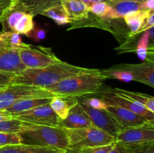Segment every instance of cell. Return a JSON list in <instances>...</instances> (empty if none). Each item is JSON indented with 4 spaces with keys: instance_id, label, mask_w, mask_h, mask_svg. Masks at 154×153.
<instances>
[{
    "instance_id": "36",
    "label": "cell",
    "mask_w": 154,
    "mask_h": 153,
    "mask_svg": "<svg viewBox=\"0 0 154 153\" xmlns=\"http://www.w3.org/2000/svg\"><path fill=\"white\" fill-rule=\"evenodd\" d=\"M153 26H154V13L153 12H152V13L150 14V16L145 20L142 27H141V29H140L139 33L146 31V30L150 29V28H153Z\"/></svg>"
},
{
    "instance_id": "10",
    "label": "cell",
    "mask_w": 154,
    "mask_h": 153,
    "mask_svg": "<svg viewBox=\"0 0 154 153\" xmlns=\"http://www.w3.org/2000/svg\"><path fill=\"white\" fill-rule=\"evenodd\" d=\"M78 102L86 113L89 116L93 125L102 129L104 131L108 132L115 138L121 128L105 110L94 109L81 103L80 101Z\"/></svg>"
},
{
    "instance_id": "28",
    "label": "cell",
    "mask_w": 154,
    "mask_h": 153,
    "mask_svg": "<svg viewBox=\"0 0 154 153\" xmlns=\"http://www.w3.org/2000/svg\"><path fill=\"white\" fill-rule=\"evenodd\" d=\"M4 32L10 47L14 48V49H16L18 50L19 49L27 45V44L23 43L22 41L20 34L19 33L12 31H6Z\"/></svg>"
},
{
    "instance_id": "2",
    "label": "cell",
    "mask_w": 154,
    "mask_h": 153,
    "mask_svg": "<svg viewBox=\"0 0 154 153\" xmlns=\"http://www.w3.org/2000/svg\"><path fill=\"white\" fill-rule=\"evenodd\" d=\"M18 134L21 143L54 148L67 152L69 137L66 129L60 126L24 123Z\"/></svg>"
},
{
    "instance_id": "30",
    "label": "cell",
    "mask_w": 154,
    "mask_h": 153,
    "mask_svg": "<svg viewBox=\"0 0 154 153\" xmlns=\"http://www.w3.org/2000/svg\"><path fill=\"white\" fill-rule=\"evenodd\" d=\"M19 143H21V140L18 133L0 132V147Z\"/></svg>"
},
{
    "instance_id": "43",
    "label": "cell",
    "mask_w": 154,
    "mask_h": 153,
    "mask_svg": "<svg viewBox=\"0 0 154 153\" xmlns=\"http://www.w3.org/2000/svg\"><path fill=\"white\" fill-rule=\"evenodd\" d=\"M80 1H81V2H84V4H87V5L88 6V7H90V6L91 5V4L93 3L92 0H80Z\"/></svg>"
},
{
    "instance_id": "16",
    "label": "cell",
    "mask_w": 154,
    "mask_h": 153,
    "mask_svg": "<svg viewBox=\"0 0 154 153\" xmlns=\"http://www.w3.org/2000/svg\"><path fill=\"white\" fill-rule=\"evenodd\" d=\"M78 103V98L54 95L51 98L49 105L60 120H63L67 117L71 109Z\"/></svg>"
},
{
    "instance_id": "46",
    "label": "cell",
    "mask_w": 154,
    "mask_h": 153,
    "mask_svg": "<svg viewBox=\"0 0 154 153\" xmlns=\"http://www.w3.org/2000/svg\"><path fill=\"white\" fill-rule=\"evenodd\" d=\"M3 86H4V85H0V88H2V87H3Z\"/></svg>"
},
{
    "instance_id": "22",
    "label": "cell",
    "mask_w": 154,
    "mask_h": 153,
    "mask_svg": "<svg viewBox=\"0 0 154 153\" xmlns=\"http://www.w3.org/2000/svg\"><path fill=\"white\" fill-rule=\"evenodd\" d=\"M51 98H29L18 100L7 108L5 111L11 113L23 112L37 106L48 104L50 103Z\"/></svg>"
},
{
    "instance_id": "40",
    "label": "cell",
    "mask_w": 154,
    "mask_h": 153,
    "mask_svg": "<svg viewBox=\"0 0 154 153\" xmlns=\"http://www.w3.org/2000/svg\"><path fill=\"white\" fill-rule=\"evenodd\" d=\"M13 118L12 114L5 110H0V121L9 120Z\"/></svg>"
},
{
    "instance_id": "47",
    "label": "cell",
    "mask_w": 154,
    "mask_h": 153,
    "mask_svg": "<svg viewBox=\"0 0 154 153\" xmlns=\"http://www.w3.org/2000/svg\"><path fill=\"white\" fill-rule=\"evenodd\" d=\"M1 16H0V23H1Z\"/></svg>"
},
{
    "instance_id": "9",
    "label": "cell",
    "mask_w": 154,
    "mask_h": 153,
    "mask_svg": "<svg viewBox=\"0 0 154 153\" xmlns=\"http://www.w3.org/2000/svg\"><path fill=\"white\" fill-rule=\"evenodd\" d=\"M100 93L102 94L101 99L104 100L108 105L118 106V107L132 111L138 115L144 117L150 122L154 123V113L146 109L142 105L139 104L127 98L116 94L115 92L111 91V89L108 90V91L106 90L102 91V90Z\"/></svg>"
},
{
    "instance_id": "26",
    "label": "cell",
    "mask_w": 154,
    "mask_h": 153,
    "mask_svg": "<svg viewBox=\"0 0 154 153\" xmlns=\"http://www.w3.org/2000/svg\"><path fill=\"white\" fill-rule=\"evenodd\" d=\"M35 23L33 21V16L29 14H25L16 24L14 31L20 34H26L34 28Z\"/></svg>"
},
{
    "instance_id": "23",
    "label": "cell",
    "mask_w": 154,
    "mask_h": 153,
    "mask_svg": "<svg viewBox=\"0 0 154 153\" xmlns=\"http://www.w3.org/2000/svg\"><path fill=\"white\" fill-rule=\"evenodd\" d=\"M41 15L51 18L59 26H64L72 22L62 4L51 8L48 10L44 11Z\"/></svg>"
},
{
    "instance_id": "48",
    "label": "cell",
    "mask_w": 154,
    "mask_h": 153,
    "mask_svg": "<svg viewBox=\"0 0 154 153\" xmlns=\"http://www.w3.org/2000/svg\"><path fill=\"white\" fill-rule=\"evenodd\" d=\"M0 33H1V32H0Z\"/></svg>"
},
{
    "instance_id": "11",
    "label": "cell",
    "mask_w": 154,
    "mask_h": 153,
    "mask_svg": "<svg viewBox=\"0 0 154 153\" xmlns=\"http://www.w3.org/2000/svg\"><path fill=\"white\" fill-rule=\"evenodd\" d=\"M114 68L130 72L133 76V80L142 82L154 88V64L153 60L146 61L137 64H122L113 66Z\"/></svg>"
},
{
    "instance_id": "12",
    "label": "cell",
    "mask_w": 154,
    "mask_h": 153,
    "mask_svg": "<svg viewBox=\"0 0 154 153\" xmlns=\"http://www.w3.org/2000/svg\"><path fill=\"white\" fill-rule=\"evenodd\" d=\"M105 110L111 115L113 119L121 129L141 125L144 123L150 122L144 117L138 115L132 111L118 106L108 105V107L105 109Z\"/></svg>"
},
{
    "instance_id": "34",
    "label": "cell",
    "mask_w": 154,
    "mask_h": 153,
    "mask_svg": "<svg viewBox=\"0 0 154 153\" xmlns=\"http://www.w3.org/2000/svg\"><path fill=\"white\" fill-rule=\"evenodd\" d=\"M135 153H154V142L129 147Z\"/></svg>"
},
{
    "instance_id": "24",
    "label": "cell",
    "mask_w": 154,
    "mask_h": 153,
    "mask_svg": "<svg viewBox=\"0 0 154 153\" xmlns=\"http://www.w3.org/2000/svg\"><path fill=\"white\" fill-rule=\"evenodd\" d=\"M153 28H151L150 29L144 31V33L138 41V45H137L136 52L138 56L142 61H145L146 58H147L150 38L153 39Z\"/></svg>"
},
{
    "instance_id": "7",
    "label": "cell",
    "mask_w": 154,
    "mask_h": 153,
    "mask_svg": "<svg viewBox=\"0 0 154 153\" xmlns=\"http://www.w3.org/2000/svg\"><path fill=\"white\" fill-rule=\"evenodd\" d=\"M20 57L26 68H42L61 60L56 56L50 48L35 46L30 44L18 50Z\"/></svg>"
},
{
    "instance_id": "25",
    "label": "cell",
    "mask_w": 154,
    "mask_h": 153,
    "mask_svg": "<svg viewBox=\"0 0 154 153\" xmlns=\"http://www.w3.org/2000/svg\"><path fill=\"white\" fill-rule=\"evenodd\" d=\"M100 72L106 79H116L125 82L133 81L132 74L130 72L126 71V70L116 69L111 67L105 70H100Z\"/></svg>"
},
{
    "instance_id": "19",
    "label": "cell",
    "mask_w": 154,
    "mask_h": 153,
    "mask_svg": "<svg viewBox=\"0 0 154 153\" xmlns=\"http://www.w3.org/2000/svg\"><path fill=\"white\" fill-rule=\"evenodd\" d=\"M0 153H66L54 148L19 143L0 147Z\"/></svg>"
},
{
    "instance_id": "29",
    "label": "cell",
    "mask_w": 154,
    "mask_h": 153,
    "mask_svg": "<svg viewBox=\"0 0 154 153\" xmlns=\"http://www.w3.org/2000/svg\"><path fill=\"white\" fill-rule=\"evenodd\" d=\"M111 6L106 2H94L88 7L89 12L96 16L103 19L110 10Z\"/></svg>"
},
{
    "instance_id": "32",
    "label": "cell",
    "mask_w": 154,
    "mask_h": 153,
    "mask_svg": "<svg viewBox=\"0 0 154 153\" xmlns=\"http://www.w3.org/2000/svg\"><path fill=\"white\" fill-rule=\"evenodd\" d=\"M78 101L90 107L97 110H105L108 107V104L101 98H78Z\"/></svg>"
},
{
    "instance_id": "33",
    "label": "cell",
    "mask_w": 154,
    "mask_h": 153,
    "mask_svg": "<svg viewBox=\"0 0 154 153\" xmlns=\"http://www.w3.org/2000/svg\"><path fill=\"white\" fill-rule=\"evenodd\" d=\"M26 35L35 41H41L45 38L47 35L46 28L43 27L35 26L34 28Z\"/></svg>"
},
{
    "instance_id": "5",
    "label": "cell",
    "mask_w": 154,
    "mask_h": 153,
    "mask_svg": "<svg viewBox=\"0 0 154 153\" xmlns=\"http://www.w3.org/2000/svg\"><path fill=\"white\" fill-rule=\"evenodd\" d=\"M54 94L41 87L10 83L0 88V110H5L15 102L29 98H51Z\"/></svg>"
},
{
    "instance_id": "18",
    "label": "cell",
    "mask_w": 154,
    "mask_h": 153,
    "mask_svg": "<svg viewBox=\"0 0 154 153\" xmlns=\"http://www.w3.org/2000/svg\"><path fill=\"white\" fill-rule=\"evenodd\" d=\"M61 4L72 22L86 19L90 14L88 6L80 0H62Z\"/></svg>"
},
{
    "instance_id": "17",
    "label": "cell",
    "mask_w": 154,
    "mask_h": 153,
    "mask_svg": "<svg viewBox=\"0 0 154 153\" xmlns=\"http://www.w3.org/2000/svg\"><path fill=\"white\" fill-rule=\"evenodd\" d=\"M62 0H20V4L26 14L34 16L61 4Z\"/></svg>"
},
{
    "instance_id": "4",
    "label": "cell",
    "mask_w": 154,
    "mask_h": 153,
    "mask_svg": "<svg viewBox=\"0 0 154 153\" xmlns=\"http://www.w3.org/2000/svg\"><path fill=\"white\" fill-rule=\"evenodd\" d=\"M69 137V150L74 152L87 147L108 145L115 142V138L102 129L93 125L76 129H66Z\"/></svg>"
},
{
    "instance_id": "3",
    "label": "cell",
    "mask_w": 154,
    "mask_h": 153,
    "mask_svg": "<svg viewBox=\"0 0 154 153\" xmlns=\"http://www.w3.org/2000/svg\"><path fill=\"white\" fill-rule=\"evenodd\" d=\"M106 78L99 69L68 77L54 85L45 88L54 95L61 97H81L100 93Z\"/></svg>"
},
{
    "instance_id": "44",
    "label": "cell",
    "mask_w": 154,
    "mask_h": 153,
    "mask_svg": "<svg viewBox=\"0 0 154 153\" xmlns=\"http://www.w3.org/2000/svg\"><path fill=\"white\" fill-rule=\"evenodd\" d=\"M93 1V2H106L108 3V4H110V2H111L112 0H92Z\"/></svg>"
},
{
    "instance_id": "27",
    "label": "cell",
    "mask_w": 154,
    "mask_h": 153,
    "mask_svg": "<svg viewBox=\"0 0 154 153\" xmlns=\"http://www.w3.org/2000/svg\"><path fill=\"white\" fill-rule=\"evenodd\" d=\"M23 125V122L16 118L0 121V132L19 133Z\"/></svg>"
},
{
    "instance_id": "14",
    "label": "cell",
    "mask_w": 154,
    "mask_h": 153,
    "mask_svg": "<svg viewBox=\"0 0 154 153\" xmlns=\"http://www.w3.org/2000/svg\"><path fill=\"white\" fill-rule=\"evenodd\" d=\"M93 125L91 119L81 107L79 102L71 109L65 119L59 122V126L65 129L83 128Z\"/></svg>"
},
{
    "instance_id": "6",
    "label": "cell",
    "mask_w": 154,
    "mask_h": 153,
    "mask_svg": "<svg viewBox=\"0 0 154 153\" xmlns=\"http://www.w3.org/2000/svg\"><path fill=\"white\" fill-rule=\"evenodd\" d=\"M115 142L128 147L154 142V123L147 122L141 125L120 130L115 136Z\"/></svg>"
},
{
    "instance_id": "31",
    "label": "cell",
    "mask_w": 154,
    "mask_h": 153,
    "mask_svg": "<svg viewBox=\"0 0 154 153\" xmlns=\"http://www.w3.org/2000/svg\"><path fill=\"white\" fill-rule=\"evenodd\" d=\"M115 142L113 143L108 144L105 146H99L87 147V148H81L74 152H66V153H109L111 150L114 147Z\"/></svg>"
},
{
    "instance_id": "38",
    "label": "cell",
    "mask_w": 154,
    "mask_h": 153,
    "mask_svg": "<svg viewBox=\"0 0 154 153\" xmlns=\"http://www.w3.org/2000/svg\"><path fill=\"white\" fill-rule=\"evenodd\" d=\"M11 0H0V16L11 6Z\"/></svg>"
},
{
    "instance_id": "42",
    "label": "cell",
    "mask_w": 154,
    "mask_h": 153,
    "mask_svg": "<svg viewBox=\"0 0 154 153\" xmlns=\"http://www.w3.org/2000/svg\"><path fill=\"white\" fill-rule=\"evenodd\" d=\"M120 1H125V0H112V1L110 2V4H112V3H114V2H120ZM127 1H132V2H144L145 1H147V0H127Z\"/></svg>"
},
{
    "instance_id": "1",
    "label": "cell",
    "mask_w": 154,
    "mask_h": 153,
    "mask_svg": "<svg viewBox=\"0 0 154 153\" xmlns=\"http://www.w3.org/2000/svg\"><path fill=\"white\" fill-rule=\"evenodd\" d=\"M93 69L79 67L63 61L54 63L42 68H26L16 74L10 83L25 84L47 88L68 77L92 71Z\"/></svg>"
},
{
    "instance_id": "41",
    "label": "cell",
    "mask_w": 154,
    "mask_h": 153,
    "mask_svg": "<svg viewBox=\"0 0 154 153\" xmlns=\"http://www.w3.org/2000/svg\"><path fill=\"white\" fill-rule=\"evenodd\" d=\"M144 7L147 10H154V0H147L144 2Z\"/></svg>"
},
{
    "instance_id": "13",
    "label": "cell",
    "mask_w": 154,
    "mask_h": 153,
    "mask_svg": "<svg viewBox=\"0 0 154 153\" xmlns=\"http://www.w3.org/2000/svg\"><path fill=\"white\" fill-rule=\"evenodd\" d=\"M25 69L17 50L10 46L0 49V72L18 74Z\"/></svg>"
},
{
    "instance_id": "35",
    "label": "cell",
    "mask_w": 154,
    "mask_h": 153,
    "mask_svg": "<svg viewBox=\"0 0 154 153\" xmlns=\"http://www.w3.org/2000/svg\"><path fill=\"white\" fill-rule=\"evenodd\" d=\"M109 153H135L133 150L129 147L126 146L121 145L115 142L114 147L111 150Z\"/></svg>"
},
{
    "instance_id": "15",
    "label": "cell",
    "mask_w": 154,
    "mask_h": 153,
    "mask_svg": "<svg viewBox=\"0 0 154 153\" xmlns=\"http://www.w3.org/2000/svg\"><path fill=\"white\" fill-rule=\"evenodd\" d=\"M110 10L105 15L104 20H116L123 18L129 14L135 13L139 10H145L144 2H135L132 1H120L109 4Z\"/></svg>"
},
{
    "instance_id": "39",
    "label": "cell",
    "mask_w": 154,
    "mask_h": 153,
    "mask_svg": "<svg viewBox=\"0 0 154 153\" xmlns=\"http://www.w3.org/2000/svg\"><path fill=\"white\" fill-rule=\"evenodd\" d=\"M9 44L6 39L5 35L4 32H1L0 33V49L5 47H8Z\"/></svg>"
},
{
    "instance_id": "20",
    "label": "cell",
    "mask_w": 154,
    "mask_h": 153,
    "mask_svg": "<svg viewBox=\"0 0 154 153\" xmlns=\"http://www.w3.org/2000/svg\"><path fill=\"white\" fill-rule=\"evenodd\" d=\"M111 91H113L119 95L127 98L142 105L146 109L154 113V98L153 96L142 94V93L135 92L127 91V90L121 89V88H113V89H111Z\"/></svg>"
},
{
    "instance_id": "37",
    "label": "cell",
    "mask_w": 154,
    "mask_h": 153,
    "mask_svg": "<svg viewBox=\"0 0 154 153\" xmlns=\"http://www.w3.org/2000/svg\"><path fill=\"white\" fill-rule=\"evenodd\" d=\"M15 75L16 74H14L0 72V85L5 86L10 84L11 80Z\"/></svg>"
},
{
    "instance_id": "8",
    "label": "cell",
    "mask_w": 154,
    "mask_h": 153,
    "mask_svg": "<svg viewBox=\"0 0 154 153\" xmlns=\"http://www.w3.org/2000/svg\"><path fill=\"white\" fill-rule=\"evenodd\" d=\"M11 114L13 118H16L24 123L59 126L60 118L51 109L49 104L37 106L23 112Z\"/></svg>"
},
{
    "instance_id": "45",
    "label": "cell",
    "mask_w": 154,
    "mask_h": 153,
    "mask_svg": "<svg viewBox=\"0 0 154 153\" xmlns=\"http://www.w3.org/2000/svg\"><path fill=\"white\" fill-rule=\"evenodd\" d=\"M20 1V0H11V2H12V4H11V5L12 6L14 5V4H16L17 3L19 2Z\"/></svg>"
},
{
    "instance_id": "21",
    "label": "cell",
    "mask_w": 154,
    "mask_h": 153,
    "mask_svg": "<svg viewBox=\"0 0 154 153\" xmlns=\"http://www.w3.org/2000/svg\"><path fill=\"white\" fill-rule=\"evenodd\" d=\"M152 12H153V10H139L135 13L129 14L123 17L125 22L130 29L131 35L139 33L140 29L142 27L144 21L150 16Z\"/></svg>"
}]
</instances>
